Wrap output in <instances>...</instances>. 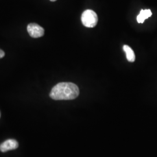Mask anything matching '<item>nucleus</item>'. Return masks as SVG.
<instances>
[{"label": "nucleus", "instance_id": "4", "mask_svg": "<svg viewBox=\"0 0 157 157\" xmlns=\"http://www.w3.org/2000/svg\"><path fill=\"white\" fill-rule=\"evenodd\" d=\"M19 144L17 140L13 139L7 140L0 145V151L3 152L17 149Z\"/></svg>", "mask_w": 157, "mask_h": 157}, {"label": "nucleus", "instance_id": "6", "mask_svg": "<svg viewBox=\"0 0 157 157\" xmlns=\"http://www.w3.org/2000/svg\"><path fill=\"white\" fill-rule=\"evenodd\" d=\"M123 49L126 53V58L128 61L129 62H134L136 59V56H135V52L129 46L127 45H124Z\"/></svg>", "mask_w": 157, "mask_h": 157}, {"label": "nucleus", "instance_id": "8", "mask_svg": "<svg viewBox=\"0 0 157 157\" xmlns=\"http://www.w3.org/2000/svg\"><path fill=\"white\" fill-rule=\"evenodd\" d=\"M51 1H52V2H54V1H56V0H50Z\"/></svg>", "mask_w": 157, "mask_h": 157}, {"label": "nucleus", "instance_id": "3", "mask_svg": "<svg viewBox=\"0 0 157 157\" xmlns=\"http://www.w3.org/2000/svg\"><path fill=\"white\" fill-rule=\"evenodd\" d=\"M27 30L29 35L33 38H39L43 36L44 30L36 23H30L27 26Z\"/></svg>", "mask_w": 157, "mask_h": 157}, {"label": "nucleus", "instance_id": "7", "mask_svg": "<svg viewBox=\"0 0 157 157\" xmlns=\"http://www.w3.org/2000/svg\"><path fill=\"white\" fill-rule=\"evenodd\" d=\"M5 56V52L0 49V59Z\"/></svg>", "mask_w": 157, "mask_h": 157}, {"label": "nucleus", "instance_id": "1", "mask_svg": "<svg viewBox=\"0 0 157 157\" xmlns=\"http://www.w3.org/2000/svg\"><path fill=\"white\" fill-rule=\"evenodd\" d=\"M78 87L73 83L62 82L56 85L51 91L50 96L55 100H71L78 97Z\"/></svg>", "mask_w": 157, "mask_h": 157}, {"label": "nucleus", "instance_id": "9", "mask_svg": "<svg viewBox=\"0 0 157 157\" xmlns=\"http://www.w3.org/2000/svg\"><path fill=\"white\" fill-rule=\"evenodd\" d=\"M0 117H1V114H0Z\"/></svg>", "mask_w": 157, "mask_h": 157}, {"label": "nucleus", "instance_id": "2", "mask_svg": "<svg viewBox=\"0 0 157 157\" xmlns=\"http://www.w3.org/2000/svg\"><path fill=\"white\" fill-rule=\"evenodd\" d=\"M82 22L87 28H94L98 22V17L95 12L87 10L84 11L81 17Z\"/></svg>", "mask_w": 157, "mask_h": 157}, {"label": "nucleus", "instance_id": "5", "mask_svg": "<svg viewBox=\"0 0 157 157\" xmlns=\"http://www.w3.org/2000/svg\"><path fill=\"white\" fill-rule=\"evenodd\" d=\"M152 15V12L150 10H141L139 15L137 17V22L143 23L147 18L150 17Z\"/></svg>", "mask_w": 157, "mask_h": 157}]
</instances>
